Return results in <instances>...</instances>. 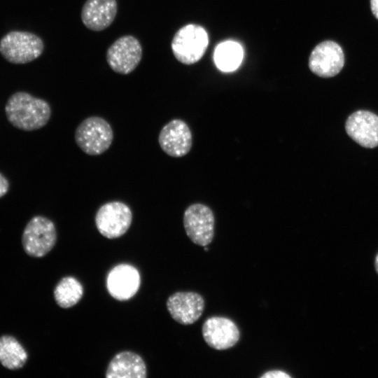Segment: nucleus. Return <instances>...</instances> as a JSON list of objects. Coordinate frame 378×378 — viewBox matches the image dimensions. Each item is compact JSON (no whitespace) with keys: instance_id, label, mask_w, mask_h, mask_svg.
<instances>
[{"instance_id":"b1692460","label":"nucleus","mask_w":378,"mask_h":378,"mask_svg":"<svg viewBox=\"0 0 378 378\" xmlns=\"http://www.w3.org/2000/svg\"><path fill=\"white\" fill-rule=\"evenodd\" d=\"M204 250H205L206 251H208V248L205 247V248H204Z\"/></svg>"},{"instance_id":"aec40b11","label":"nucleus","mask_w":378,"mask_h":378,"mask_svg":"<svg viewBox=\"0 0 378 378\" xmlns=\"http://www.w3.org/2000/svg\"><path fill=\"white\" fill-rule=\"evenodd\" d=\"M261 378H290L291 377L286 372L281 370H270L265 372L260 376Z\"/></svg>"},{"instance_id":"1a4fd4ad","label":"nucleus","mask_w":378,"mask_h":378,"mask_svg":"<svg viewBox=\"0 0 378 378\" xmlns=\"http://www.w3.org/2000/svg\"><path fill=\"white\" fill-rule=\"evenodd\" d=\"M161 149L169 156L181 158L188 154L192 145V136L188 124L173 119L164 125L158 136Z\"/></svg>"},{"instance_id":"a211bd4d","label":"nucleus","mask_w":378,"mask_h":378,"mask_svg":"<svg viewBox=\"0 0 378 378\" xmlns=\"http://www.w3.org/2000/svg\"><path fill=\"white\" fill-rule=\"evenodd\" d=\"M243 57L242 47L233 41H226L219 43L214 54V59L217 68L223 72L235 71L240 66Z\"/></svg>"},{"instance_id":"4468645a","label":"nucleus","mask_w":378,"mask_h":378,"mask_svg":"<svg viewBox=\"0 0 378 378\" xmlns=\"http://www.w3.org/2000/svg\"><path fill=\"white\" fill-rule=\"evenodd\" d=\"M348 135L365 148L378 146V116L368 111H358L350 115L345 124Z\"/></svg>"},{"instance_id":"2eb2a0df","label":"nucleus","mask_w":378,"mask_h":378,"mask_svg":"<svg viewBox=\"0 0 378 378\" xmlns=\"http://www.w3.org/2000/svg\"><path fill=\"white\" fill-rule=\"evenodd\" d=\"M117 11L116 0H87L81 10V20L88 29L100 31L112 24Z\"/></svg>"},{"instance_id":"f03ea898","label":"nucleus","mask_w":378,"mask_h":378,"mask_svg":"<svg viewBox=\"0 0 378 378\" xmlns=\"http://www.w3.org/2000/svg\"><path fill=\"white\" fill-rule=\"evenodd\" d=\"M44 50L43 40L36 34L24 31H11L0 40V53L8 62L23 64L39 57Z\"/></svg>"},{"instance_id":"f8f14e48","label":"nucleus","mask_w":378,"mask_h":378,"mask_svg":"<svg viewBox=\"0 0 378 378\" xmlns=\"http://www.w3.org/2000/svg\"><path fill=\"white\" fill-rule=\"evenodd\" d=\"M166 306L174 321L186 326L200 318L204 309V300L195 292H176L168 298Z\"/></svg>"},{"instance_id":"9d476101","label":"nucleus","mask_w":378,"mask_h":378,"mask_svg":"<svg viewBox=\"0 0 378 378\" xmlns=\"http://www.w3.org/2000/svg\"><path fill=\"white\" fill-rule=\"evenodd\" d=\"M344 64L342 49L332 41H326L317 45L309 59L311 71L323 78L335 76L342 70Z\"/></svg>"},{"instance_id":"39448f33","label":"nucleus","mask_w":378,"mask_h":378,"mask_svg":"<svg viewBox=\"0 0 378 378\" xmlns=\"http://www.w3.org/2000/svg\"><path fill=\"white\" fill-rule=\"evenodd\" d=\"M209 43L206 31L200 25L189 24L180 28L172 41V50L176 59L184 64L199 61Z\"/></svg>"},{"instance_id":"20e7f679","label":"nucleus","mask_w":378,"mask_h":378,"mask_svg":"<svg viewBox=\"0 0 378 378\" xmlns=\"http://www.w3.org/2000/svg\"><path fill=\"white\" fill-rule=\"evenodd\" d=\"M57 237L55 223L45 216H35L24 229L22 244L28 255L41 258L53 248Z\"/></svg>"},{"instance_id":"4be33fe9","label":"nucleus","mask_w":378,"mask_h":378,"mask_svg":"<svg viewBox=\"0 0 378 378\" xmlns=\"http://www.w3.org/2000/svg\"><path fill=\"white\" fill-rule=\"evenodd\" d=\"M370 5L373 15L378 19V0H370Z\"/></svg>"},{"instance_id":"412c9836","label":"nucleus","mask_w":378,"mask_h":378,"mask_svg":"<svg viewBox=\"0 0 378 378\" xmlns=\"http://www.w3.org/2000/svg\"><path fill=\"white\" fill-rule=\"evenodd\" d=\"M9 190V182L7 178L0 173V198L4 196Z\"/></svg>"},{"instance_id":"ddd939ff","label":"nucleus","mask_w":378,"mask_h":378,"mask_svg":"<svg viewBox=\"0 0 378 378\" xmlns=\"http://www.w3.org/2000/svg\"><path fill=\"white\" fill-rule=\"evenodd\" d=\"M202 331L206 343L216 350L234 346L240 337L239 328L234 322L222 316L207 318L203 323Z\"/></svg>"},{"instance_id":"9b49d317","label":"nucleus","mask_w":378,"mask_h":378,"mask_svg":"<svg viewBox=\"0 0 378 378\" xmlns=\"http://www.w3.org/2000/svg\"><path fill=\"white\" fill-rule=\"evenodd\" d=\"M141 277L138 270L132 265L120 263L108 273L106 285L110 295L120 301L128 300L139 290Z\"/></svg>"},{"instance_id":"5701e85b","label":"nucleus","mask_w":378,"mask_h":378,"mask_svg":"<svg viewBox=\"0 0 378 378\" xmlns=\"http://www.w3.org/2000/svg\"><path fill=\"white\" fill-rule=\"evenodd\" d=\"M375 267H376L377 272L378 273V254L376 256V259H375Z\"/></svg>"},{"instance_id":"f257e3e1","label":"nucleus","mask_w":378,"mask_h":378,"mask_svg":"<svg viewBox=\"0 0 378 378\" xmlns=\"http://www.w3.org/2000/svg\"><path fill=\"white\" fill-rule=\"evenodd\" d=\"M5 113L8 122L24 131L42 128L51 116L50 104L44 99L27 92H17L8 99Z\"/></svg>"},{"instance_id":"6ab92c4d","label":"nucleus","mask_w":378,"mask_h":378,"mask_svg":"<svg viewBox=\"0 0 378 378\" xmlns=\"http://www.w3.org/2000/svg\"><path fill=\"white\" fill-rule=\"evenodd\" d=\"M83 295L82 284L76 278L71 276L61 279L53 291L57 304L64 309L76 305L81 300Z\"/></svg>"},{"instance_id":"f3484780","label":"nucleus","mask_w":378,"mask_h":378,"mask_svg":"<svg viewBox=\"0 0 378 378\" xmlns=\"http://www.w3.org/2000/svg\"><path fill=\"white\" fill-rule=\"evenodd\" d=\"M28 355L22 345L11 335L0 337V363L6 368L16 370L26 363Z\"/></svg>"},{"instance_id":"dca6fc26","label":"nucleus","mask_w":378,"mask_h":378,"mask_svg":"<svg viewBox=\"0 0 378 378\" xmlns=\"http://www.w3.org/2000/svg\"><path fill=\"white\" fill-rule=\"evenodd\" d=\"M106 378H146V365L139 354L124 351L115 354L106 370Z\"/></svg>"},{"instance_id":"0eeeda50","label":"nucleus","mask_w":378,"mask_h":378,"mask_svg":"<svg viewBox=\"0 0 378 378\" xmlns=\"http://www.w3.org/2000/svg\"><path fill=\"white\" fill-rule=\"evenodd\" d=\"M188 238L195 244L206 246L214 237L215 217L207 205L195 203L186 208L183 218Z\"/></svg>"},{"instance_id":"6e6552de","label":"nucleus","mask_w":378,"mask_h":378,"mask_svg":"<svg viewBox=\"0 0 378 378\" xmlns=\"http://www.w3.org/2000/svg\"><path fill=\"white\" fill-rule=\"evenodd\" d=\"M141 58L142 46L139 41L132 35L118 38L106 52V61L111 69L123 75L132 72Z\"/></svg>"},{"instance_id":"423d86ee","label":"nucleus","mask_w":378,"mask_h":378,"mask_svg":"<svg viewBox=\"0 0 378 378\" xmlns=\"http://www.w3.org/2000/svg\"><path fill=\"white\" fill-rule=\"evenodd\" d=\"M94 222L102 236L107 239H116L125 234L131 226L132 211L122 202H108L97 209Z\"/></svg>"},{"instance_id":"7ed1b4c3","label":"nucleus","mask_w":378,"mask_h":378,"mask_svg":"<svg viewBox=\"0 0 378 378\" xmlns=\"http://www.w3.org/2000/svg\"><path fill=\"white\" fill-rule=\"evenodd\" d=\"M75 141L80 149L89 155H99L107 150L113 140L111 125L99 116H90L76 127Z\"/></svg>"}]
</instances>
